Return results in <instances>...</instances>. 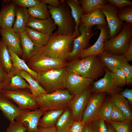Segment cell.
I'll list each match as a JSON object with an SVG mask.
<instances>
[{
	"instance_id": "6da1fadb",
	"label": "cell",
	"mask_w": 132,
	"mask_h": 132,
	"mask_svg": "<svg viewBox=\"0 0 132 132\" xmlns=\"http://www.w3.org/2000/svg\"><path fill=\"white\" fill-rule=\"evenodd\" d=\"M68 73L74 72L82 77L94 80L103 75L105 67L97 56L91 55L82 59L76 58L66 66Z\"/></svg>"
},
{
	"instance_id": "7a4b0ae2",
	"label": "cell",
	"mask_w": 132,
	"mask_h": 132,
	"mask_svg": "<svg viewBox=\"0 0 132 132\" xmlns=\"http://www.w3.org/2000/svg\"><path fill=\"white\" fill-rule=\"evenodd\" d=\"M75 39L72 36L59 34L56 32L50 36L42 51L51 57L66 60L72 50Z\"/></svg>"
},
{
	"instance_id": "3957f363",
	"label": "cell",
	"mask_w": 132,
	"mask_h": 132,
	"mask_svg": "<svg viewBox=\"0 0 132 132\" xmlns=\"http://www.w3.org/2000/svg\"><path fill=\"white\" fill-rule=\"evenodd\" d=\"M74 96L67 89L42 94L35 97L38 109L46 112L53 110H65L69 108V103Z\"/></svg>"
},
{
	"instance_id": "277c9868",
	"label": "cell",
	"mask_w": 132,
	"mask_h": 132,
	"mask_svg": "<svg viewBox=\"0 0 132 132\" xmlns=\"http://www.w3.org/2000/svg\"><path fill=\"white\" fill-rule=\"evenodd\" d=\"M68 73L66 66L37 73V80L47 92L50 93L66 88Z\"/></svg>"
},
{
	"instance_id": "5b68a950",
	"label": "cell",
	"mask_w": 132,
	"mask_h": 132,
	"mask_svg": "<svg viewBox=\"0 0 132 132\" xmlns=\"http://www.w3.org/2000/svg\"><path fill=\"white\" fill-rule=\"evenodd\" d=\"M61 4L58 7L48 5L51 18L58 27V33L72 36L75 30V24L72 16L70 8L64 0H60Z\"/></svg>"
},
{
	"instance_id": "8992f818",
	"label": "cell",
	"mask_w": 132,
	"mask_h": 132,
	"mask_svg": "<svg viewBox=\"0 0 132 132\" xmlns=\"http://www.w3.org/2000/svg\"><path fill=\"white\" fill-rule=\"evenodd\" d=\"M132 37V24L126 22L118 34L106 41L103 50L112 54L123 55L128 47Z\"/></svg>"
},
{
	"instance_id": "52a82bcc",
	"label": "cell",
	"mask_w": 132,
	"mask_h": 132,
	"mask_svg": "<svg viewBox=\"0 0 132 132\" xmlns=\"http://www.w3.org/2000/svg\"><path fill=\"white\" fill-rule=\"evenodd\" d=\"M67 63L66 60L51 57L42 51L34 55L27 63L30 69L37 73L66 66Z\"/></svg>"
},
{
	"instance_id": "ba28073f",
	"label": "cell",
	"mask_w": 132,
	"mask_h": 132,
	"mask_svg": "<svg viewBox=\"0 0 132 132\" xmlns=\"http://www.w3.org/2000/svg\"><path fill=\"white\" fill-rule=\"evenodd\" d=\"M0 93L11 100L22 110H34L38 108L35 97L29 89L9 91L2 89Z\"/></svg>"
},
{
	"instance_id": "9c48e42d",
	"label": "cell",
	"mask_w": 132,
	"mask_h": 132,
	"mask_svg": "<svg viewBox=\"0 0 132 132\" xmlns=\"http://www.w3.org/2000/svg\"><path fill=\"white\" fill-rule=\"evenodd\" d=\"M93 27V26L86 27L79 23L78 29L80 35L74 39L68 58L73 60L77 58L83 50L87 48L90 39L98 34L97 31L92 32Z\"/></svg>"
},
{
	"instance_id": "30bf717a",
	"label": "cell",
	"mask_w": 132,
	"mask_h": 132,
	"mask_svg": "<svg viewBox=\"0 0 132 132\" xmlns=\"http://www.w3.org/2000/svg\"><path fill=\"white\" fill-rule=\"evenodd\" d=\"M107 94L105 92L92 93L82 115L81 121L85 124L98 118Z\"/></svg>"
},
{
	"instance_id": "8fae6325",
	"label": "cell",
	"mask_w": 132,
	"mask_h": 132,
	"mask_svg": "<svg viewBox=\"0 0 132 132\" xmlns=\"http://www.w3.org/2000/svg\"><path fill=\"white\" fill-rule=\"evenodd\" d=\"M100 9L106 18L109 39H111L121 31L124 24L118 18L117 13L118 10L114 5L107 2L102 5Z\"/></svg>"
},
{
	"instance_id": "7c38bea8",
	"label": "cell",
	"mask_w": 132,
	"mask_h": 132,
	"mask_svg": "<svg viewBox=\"0 0 132 132\" xmlns=\"http://www.w3.org/2000/svg\"><path fill=\"white\" fill-rule=\"evenodd\" d=\"M92 93L105 92L111 95L120 93L123 89L115 82L111 72L105 67L103 78L92 84Z\"/></svg>"
},
{
	"instance_id": "4fadbf2b",
	"label": "cell",
	"mask_w": 132,
	"mask_h": 132,
	"mask_svg": "<svg viewBox=\"0 0 132 132\" xmlns=\"http://www.w3.org/2000/svg\"><path fill=\"white\" fill-rule=\"evenodd\" d=\"M92 84L82 92L74 96L69 103V108L74 121L81 120L83 112L92 94Z\"/></svg>"
},
{
	"instance_id": "5bb4252c",
	"label": "cell",
	"mask_w": 132,
	"mask_h": 132,
	"mask_svg": "<svg viewBox=\"0 0 132 132\" xmlns=\"http://www.w3.org/2000/svg\"><path fill=\"white\" fill-rule=\"evenodd\" d=\"M45 112L39 109L34 110H22L15 120L25 126L27 132H37L39 120Z\"/></svg>"
},
{
	"instance_id": "9a60e30c",
	"label": "cell",
	"mask_w": 132,
	"mask_h": 132,
	"mask_svg": "<svg viewBox=\"0 0 132 132\" xmlns=\"http://www.w3.org/2000/svg\"><path fill=\"white\" fill-rule=\"evenodd\" d=\"M97 27L98 29L100 31L97 41L92 45L84 50L77 58L82 59L91 55L97 56L104 51L105 43L109 38L107 24L97 25Z\"/></svg>"
},
{
	"instance_id": "2e32d148",
	"label": "cell",
	"mask_w": 132,
	"mask_h": 132,
	"mask_svg": "<svg viewBox=\"0 0 132 132\" xmlns=\"http://www.w3.org/2000/svg\"><path fill=\"white\" fill-rule=\"evenodd\" d=\"M93 79L84 77L74 72L68 73L66 81V88L75 96L83 91L94 82Z\"/></svg>"
},
{
	"instance_id": "e0dca14e",
	"label": "cell",
	"mask_w": 132,
	"mask_h": 132,
	"mask_svg": "<svg viewBox=\"0 0 132 132\" xmlns=\"http://www.w3.org/2000/svg\"><path fill=\"white\" fill-rule=\"evenodd\" d=\"M0 33L8 48L21 58L22 51L20 44V34L15 32L12 28H0Z\"/></svg>"
},
{
	"instance_id": "ac0fdd59",
	"label": "cell",
	"mask_w": 132,
	"mask_h": 132,
	"mask_svg": "<svg viewBox=\"0 0 132 132\" xmlns=\"http://www.w3.org/2000/svg\"><path fill=\"white\" fill-rule=\"evenodd\" d=\"M20 37L22 51L21 58L27 63L34 55L42 51L44 46L33 42L25 31L20 34Z\"/></svg>"
},
{
	"instance_id": "d6986e66",
	"label": "cell",
	"mask_w": 132,
	"mask_h": 132,
	"mask_svg": "<svg viewBox=\"0 0 132 132\" xmlns=\"http://www.w3.org/2000/svg\"><path fill=\"white\" fill-rule=\"evenodd\" d=\"M16 5L11 0L2 2L0 11V28H12L15 20Z\"/></svg>"
},
{
	"instance_id": "ffe728a7",
	"label": "cell",
	"mask_w": 132,
	"mask_h": 132,
	"mask_svg": "<svg viewBox=\"0 0 132 132\" xmlns=\"http://www.w3.org/2000/svg\"><path fill=\"white\" fill-rule=\"evenodd\" d=\"M29 89V84L21 75L20 70L13 67L8 74L6 85L3 89L14 91Z\"/></svg>"
},
{
	"instance_id": "44dd1931",
	"label": "cell",
	"mask_w": 132,
	"mask_h": 132,
	"mask_svg": "<svg viewBox=\"0 0 132 132\" xmlns=\"http://www.w3.org/2000/svg\"><path fill=\"white\" fill-rule=\"evenodd\" d=\"M97 56L101 62L110 71L121 68L128 63L123 55H113L103 51Z\"/></svg>"
},
{
	"instance_id": "7402d4cb",
	"label": "cell",
	"mask_w": 132,
	"mask_h": 132,
	"mask_svg": "<svg viewBox=\"0 0 132 132\" xmlns=\"http://www.w3.org/2000/svg\"><path fill=\"white\" fill-rule=\"evenodd\" d=\"M56 25L50 17L45 19H39L30 16L26 26L44 34L51 35Z\"/></svg>"
},
{
	"instance_id": "603a6c76",
	"label": "cell",
	"mask_w": 132,
	"mask_h": 132,
	"mask_svg": "<svg viewBox=\"0 0 132 132\" xmlns=\"http://www.w3.org/2000/svg\"><path fill=\"white\" fill-rule=\"evenodd\" d=\"M0 110L11 122L19 116L22 110L11 99L0 93Z\"/></svg>"
},
{
	"instance_id": "cb8c5ba5",
	"label": "cell",
	"mask_w": 132,
	"mask_h": 132,
	"mask_svg": "<svg viewBox=\"0 0 132 132\" xmlns=\"http://www.w3.org/2000/svg\"><path fill=\"white\" fill-rule=\"evenodd\" d=\"M79 23L86 27L107 24L105 15L100 9H96L87 14H83L81 16Z\"/></svg>"
},
{
	"instance_id": "d4e9b609",
	"label": "cell",
	"mask_w": 132,
	"mask_h": 132,
	"mask_svg": "<svg viewBox=\"0 0 132 132\" xmlns=\"http://www.w3.org/2000/svg\"><path fill=\"white\" fill-rule=\"evenodd\" d=\"M15 12L16 18L12 29L16 32L21 34L25 31L30 15L27 8L16 6Z\"/></svg>"
},
{
	"instance_id": "484cf974",
	"label": "cell",
	"mask_w": 132,
	"mask_h": 132,
	"mask_svg": "<svg viewBox=\"0 0 132 132\" xmlns=\"http://www.w3.org/2000/svg\"><path fill=\"white\" fill-rule=\"evenodd\" d=\"M64 1L70 9L72 16L75 23V31L72 36L76 38L80 35L78 27L81 16L83 14L82 10L77 0H67Z\"/></svg>"
},
{
	"instance_id": "4316f807",
	"label": "cell",
	"mask_w": 132,
	"mask_h": 132,
	"mask_svg": "<svg viewBox=\"0 0 132 132\" xmlns=\"http://www.w3.org/2000/svg\"><path fill=\"white\" fill-rule=\"evenodd\" d=\"M65 110H53L46 111L40 118L38 126L42 128L55 126L58 119Z\"/></svg>"
},
{
	"instance_id": "83f0119b",
	"label": "cell",
	"mask_w": 132,
	"mask_h": 132,
	"mask_svg": "<svg viewBox=\"0 0 132 132\" xmlns=\"http://www.w3.org/2000/svg\"><path fill=\"white\" fill-rule=\"evenodd\" d=\"M74 121L73 114L70 109L68 108L65 109L55 125L56 132H66Z\"/></svg>"
},
{
	"instance_id": "f1b7e54d",
	"label": "cell",
	"mask_w": 132,
	"mask_h": 132,
	"mask_svg": "<svg viewBox=\"0 0 132 132\" xmlns=\"http://www.w3.org/2000/svg\"><path fill=\"white\" fill-rule=\"evenodd\" d=\"M111 99L115 105L123 112L127 119L132 120V114L128 100L121 93L110 95Z\"/></svg>"
},
{
	"instance_id": "f546056e",
	"label": "cell",
	"mask_w": 132,
	"mask_h": 132,
	"mask_svg": "<svg viewBox=\"0 0 132 132\" xmlns=\"http://www.w3.org/2000/svg\"><path fill=\"white\" fill-rule=\"evenodd\" d=\"M20 72L22 77L29 84L30 90L33 96L36 97L42 94L47 93L40 86L37 81L34 79L27 72L21 70Z\"/></svg>"
},
{
	"instance_id": "4dcf8cb0",
	"label": "cell",
	"mask_w": 132,
	"mask_h": 132,
	"mask_svg": "<svg viewBox=\"0 0 132 132\" xmlns=\"http://www.w3.org/2000/svg\"><path fill=\"white\" fill-rule=\"evenodd\" d=\"M0 63L8 74L13 67L8 48L2 38L0 40Z\"/></svg>"
},
{
	"instance_id": "1f68e13d",
	"label": "cell",
	"mask_w": 132,
	"mask_h": 132,
	"mask_svg": "<svg viewBox=\"0 0 132 132\" xmlns=\"http://www.w3.org/2000/svg\"><path fill=\"white\" fill-rule=\"evenodd\" d=\"M13 67L20 70L27 72L35 79L37 80V73L32 70L28 67L27 63L10 49L8 48Z\"/></svg>"
},
{
	"instance_id": "d6a6232c",
	"label": "cell",
	"mask_w": 132,
	"mask_h": 132,
	"mask_svg": "<svg viewBox=\"0 0 132 132\" xmlns=\"http://www.w3.org/2000/svg\"><path fill=\"white\" fill-rule=\"evenodd\" d=\"M28 10L30 16L34 18L43 20L50 17L47 6L43 2H40L39 4Z\"/></svg>"
},
{
	"instance_id": "836d02e7",
	"label": "cell",
	"mask_w": 132,
	"mask_h": 132,
	"mask_svg": "<svg viewBox=\"0 0 132 132\" xmlns=\"http://www.w3.org/2000/svg\"><path fill=\"white\" fill-rule=\"evenodd\" d=\"M25 31L33 42L44 46L47 44L50 36L27 27L25 28Z\"/></svg>"
},
{
	"instance_id": "e575fe53",
	"label": "cell",
	"mask_w": 132,
	"mask_h": 132,
	"mask_svg": "<svg viewBox=\"0 0 132 132\" xmlns=\"http://www.w3.org/2000/svg\"><path fill=\"white\" fill-rule=\"evenodd\" d=\"M82 8L83 14L89 13L93 10L100 9L107 2L105 0H78Z\"/></svg>"
},
{
	"instance_id": "d590c367",
	"label": "cell",
	"mask_w": 132,
	"mask_h": 132,
	"mask_svg": "<svg viewBox=\"0 0 132 132\" xmlns=\"http://www.w3.org/2000/svg\"><path fill=\"white\" fill-rule=\"evenodd\" d=\"M115 105L110 96L106 98L100 109L98 118L102 119L105 122H111L110 114Z\"/></svg>"
},
{
	"instance_id": "8d00e7d4",
	"label": "cell",
	"mask_w": 132,
	"mask_h": 132,
	"mask_svg": "<svg viewBox=\"0 0 132 132\" xmlns=\"http://www.w3.org/2000/svg\"><path fill=\"white\" fill-rule=\"evenodd\" d=\"M87 124L90 132H107L106 122L101 119L97 118Z\"/></svg>"
},
{
	"instance_id": "74e56055",
	"label": "cell",
	"mask_w": 132,
	"mask_h": 132,
	"mask_svg": "<svg viewBox=\"0 0 132 132\" xmlns=\"http://www.w3.org/2000/svg\"><path fill=\"white\" fill-rule=\"evenodd\" d=\"M132 121L127 119L122 122H111L110 123L116 132H132Z\"/></svg>"
},
{
	"instance_id": "f35d334b",
	"label": "cell",
	"mask_w": 132,
	"mask_h": 132,
	"mask_svg": "<svg viewBox=\"0 0 132 132\" xmlns=\"http://www.w3.org/2000/svg\"><path fill=\"white\" fill-rule=\"evenodd\" d=\"M117 15L121 21H124L126 23H132V6L126 7L118 10Z\"/></svg>"
},
{
	"instance_id": "ab89813d",
	"label": "cell",
	"mask_w": 132,
	"mask_h": 132,
	"mask_svg": "<svg viewBox=\"0 0 132 132\" xmlns=\"http://www.w3.org/2000/svg\"><path fill=\"white\" fill-rule=\"evenodd\" d=\"M111 71L114 81L118 86L122 88L126 85V77L121 68L115 69Z\"/></svg>"
},
{
	"instance_id": "60d3db41",
	"label": "cell",
	"mask_w": 132,
	"mask_h": 132,
	"mask_svg": "<svg viewBox=\"0 0 132 132\" xmlns=\"http://www.w3.org/2000/svg\"><path fill=\"white\" fill-rule=\"evenodd\" d=\"M111 122H120L123 121L127 118L121 110L115 105L110 114Z\"/></svg>"
},
{
	"instance_id": "b9f144b4",
	"label": "cell",
	"mask_w": 132,
	"mask_h": 132,
	"mask_svg": "<svg viewBox=\"0 0 132 132\" xmlns=\"http://www.w3.org/2000/svg\"><path fill=\"white\" fill-rule=\"evenodd\" d=\"M10 122L6 132H27L26 127L21 123L14 121Z\"/></svg>"
},
{
	"instance_id": "7bdbcfd3",
	"label": "cell",
	"mask_w": 132,
	"mask_h": 132,
	"mask_svg": "<svg viewBox=\"0 0 132 132\" xmlns=\"http://www.w3.org/2000/svg\"><path fill=\"white\" fill-rule=\"evenodd\" d=\"M16 6L28 8L33 7L40 2L38 0H11Z\"/></svg>"
},
{
	"instance_id": "ee69618b",
	"label": "cell",
	"mask_w": 132,
	"mask_h": 132,
	"mask_svg": "<svg viewBox=\"0 0 132 132\" xmlns=\"http://www.w3.org/2000/svg\"><path fill=\"white\" fill-rule=\"evenodd\" d=\"M121 68L126 77V85L131 86L132 84V66L128 63L124 65Z\"/></svg>"
},
{
	"instance_id": "f6af8a7d",
	"label": "cell",
	"mask_w": 132,
	"mask_h": 132,
	"mask_svg": "<svg viewBox=\"0 0 132 132\" xmlns=\"http://www.w3.org/2000/svg\"><path fill=\"white\" fill-rule=\"evenodd\" d=\"M108 3L112 4L119 10L128 6H132V2L129 0H107Z\"/></svg>"
},
{
	"instance_id": "bcb514c9",
	"label": "cell",
	"mask_w": 132,
	"mask_h": 132,
	"mask_svg": "<svg viewBox=\"0 0 132 132\" xmlns=\"http://www.w3.org/2000/svg\"><path fill=\"white\" fill-rule=\"evenodd\" d=\"M81 120L74 121L68 129L69 132H82L85 125Z\"/></svg>"
},
{
	"instance_id": "7dc6e473",
	"label": "cell",
	"mask_w": 132,
	"mask_h": 132,
	"mask_svg": "<svg viewBox=\"0 0 132 132\" xmlns=\"http://www.w3.org/2000/svg\"><path fill=\"white\" fill-rule=\"evenodd\" d=\"M123 96L128 101L130 106L132 105V89L125 88L120 92Z\"/></svg>"
},
{
	"instance_id": "c3c4849f",
	"label": "cell",
	"mask_w": 132,
	"mask_h": 132,
	"mask_svg": "<svg viewBox=\"0 0 132 132\" xmlns=\"http://www.w3.org/2000/svg\"><path fill=\"white\" fill-rule=\"evenodd\" d=\"M123 55L128 62L132 61V38L131 39L128 47Z\"/></svg>"
},
{
	"instance_id": "681fc988",
	"label": "cell",
	"mask_w": 132,
	"mask_h": 132,
	"mask_svg": "<svg viewBox=\"0 0 132 132\" xmlns=\"http://www.w3.org/2000/svg\"><path fill=\"white\" fill-rule=\"evenodd\" d=\"M40 1L41 2L53 7H58L61 4V1L58 0H41Z\"/></svg>"
},
{
	"instance_id": "f907efd6",
	"label": "cell",
	"mask_w": 132,
	"mask_h": 132,
	"mask_svg": "<svg viewBox=\"0 0 132 132\" xmlns=\"http://www.w3.org/2000/svg\"><path fill=\"white\" fill-rule=\"evenodd\" d=\"M8 74L0 63V83L4 82L7 79Z\"/></svg>"
},
{
	"instance_id": "816d5d0a",
	"label": "cell",
	"mask_w": 132,
	"mask_h": 132,
	"mask_svg": "<svg viewBox=\"0 0 132 132\" xmlns=\"http://www.w3.org/2000/svg\"><path fill=\"white\" fill-rule=\"evenodd\" d=\"M37 132H56V130L55 126L46 128L40 127Z\"/></svg>"
},
{
	"instance_id": "f5cc1de1",
	"label": "cell",
	"mask_w": 132,
	"mask_h": 132,
	"mask_svg": "<svg viewBox=\"0 0 132 132\" xmlns=\"http://www.w3.org/2000/svg\"><path fill=\"white\" fill-rule=\"evenodd\" d=\"M105 122L107 127V132H116L113 127L110 123Z\"/></svg>"
},
{
	"instance_id": "db71d44e",
	"label": "cell",
	"mask_w": 132,
	"mask_h": 132,
	"mask_svg": "<svg viewBox=\"0 0 132 132\" xmlns=\"http://www.w3.org/2000/svg\"><path fill=\"white\" fill-rule=\"evenodd\" d=\"M82 132H90L88 127L87 123L85 125Z\"/></svg>"
},
{
	"instance_id": "11a10c76",
	"label": "cell",
	"mask_w": 132,
	"mask_h": 132,
	"mask_svg": "<svg viewBox=\"0 0 132 132\" xmlns=\"http://www.w3.org/2000/svg\"><path fill=\"white\" fill-rule=\"evenodd\" d=\"M6 79L4 82L0 83V91L6 85Z\"/></svg>"
},
{
	"instance_id": "9f6ffc18",
	"label": "cell",
	"mask_w": 132,
	"mask_h": 132,
	"mask_svg": "<svg viewBox=\"0 0 132 132\" xmlns=\"http://www.w3.org/2000/svg\"><path fill=\"white\" fill-rule=\"evenodd\" d=\"M66 132H69V131L68 130Z\"/></svg>"
}]
</instances>
